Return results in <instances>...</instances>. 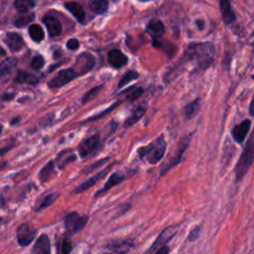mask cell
<instances>
[{
    "instance_id": "7dc6e473",
    "label": "cell",
    "mask_w": 254,
    "mask_h": 254,
    "mask_svg": "<svg viewBox=\"0 0 254 254\" xmlns=\"http://www.w3.org/2000/svg\"><path fill=\"white\" fill-rule=\"evenodd\" d=\"M251 45H254V31L251 34Z\"/></svg>"
},
{
    "instance_id": "ee69618b",
    "label": "cell",
    "mask_w": 254,
    "mask_h": 254,
    "mask_svg": "<svg viewBox=\"0 0 254 254\" xmlns=\"http://www.w3.org/2000/svg\"><path fill=\"white\" fill-rule=\"evenodd\" d=\"M248 112L250 114V116L254 117V93H253V96H252V99L250 101V104H249V108H248Z\"/></svg>"
},
{
    "instance_id": "b9f144b4",
    "label": "cell",
    "mask_w": 254,
    "mask_h": 254,
    "mask_svg": "<svg viewBox=\"0 0 254 254\" xmlns=\"http://www.w3.org/2000/svg\"><path fill=\"white\" fill-rule=\"evenodd\" d=\"M108 159H109V158H105L104 160H99V161L95 162L94 164H92L91 166H89V168L85 169L83 172H84V173H89V172L92 171L94 168H97V166H100V165H102V164H105V163L108 161Z\"/></svg>"
},
{
    "instance_id": "f35d334b",
    "label": "cell",
    "mask_w": 254,
    "mask_h": 254,
    "mask_svg": "<svg viewBox=\"0 0 254 254\" xmlns=\"http://www.w3.org/2000/svg\"><path fill=\"white\" fill-rule=\"evenodd\" d=\"M118 104H120V102L119 101H117V102H115L112 106H109L108 108H106L105 110H103V112H100L99 114H97V115H94V116H92V117H90V118H88V119H86L83 123H85V122H90V121H93V120H97V119H99L100 117H102V116H104V115H106L110 110H112V109H114Z\"/></svg>"
},
{
    "instance_id": "8fae6325",
    "label": "cell",
    "mask_w": 254,
    "mask_h": 254,
    "mask_svg": "<svg viewBox=\"0 0 254 254\" xmlns=\"http://www.w3.org/2000/svg\"><path fill=\"white\" fill-rule=\"evenodd\" d=\"M250 127H251L250 119H245V120L241 121L240 123L236 124L231 130V136H232L233 140L238 144H242L245 141V139L250 131Z\"/></svg>"
},
{
    "instance_id": "ffe728a7",
    "label": "cell",
    "mask_w": 254,
    "mask_h": 254,
    "mask_svg": "<svg viewBox=\"0 0 254 254\" xmlns=\"http://www.w3.org/2000/svg\"><path fill=\"white\" fill-rule=\"evenodd\" d=\"M65 9L71 13L73 15V17L79 22V23H83L85 20V12L82 8V6L80 4H78L77 2H65L64 4Z\"/></svg>"
},
{
    "instance_id": "7402d4cb",
    "label": "cell",
    "mask_w": 254,
    "mask_h": 254,
    "mask_svg": "<svg viewBox=\"0 0 254 254\" xmlns=\"http://www.w3.org/2000/svg\"><path fill=\"white\" fill-rule=\"evenodd\" d=\"M145 111H146V106L145 105L137 106L133 110V112L130 114V116L126 119V121L124 123V127L125 128H129V127L133 126L135 123H137L142 118V116L144 115Z\"/></svg>"
},
{
    "instance_id": "4dcf8cb0",
    "label": "cell",
    "mask_w": 254,
    "mask_h": 254,
    "mask_svg": "<svg viewBox=\"0 0 254 254\" xmlns=\"http://www.w3.org/2000/svg\"><path fill=\"white\" fill-rule=\"evenodd\" d=\"M58 195H59L58 192H52V193H49L48 195L44 196L43 199L41 200V202L37 205L36 210H37V211H40V210H43V209L47 208L48 206L52 205V204L56 201Z\"/></svg>"
},
{
    "instance_id": "c3c4849f",
    "label": "cell",
    "mask_w": 254,
    "mask_h": 254,
    "mask_svg": "<svg viewBox=\"0 0 254 254\" xmlns=\"http://www.w3.org/2000/svg\"><path fill=\"white\" fill-rule=\"evenodd\" d=\"M105 254H115V253H105Z\"/></svg>"
},
{
    "instance_id": "484cf974",
    "label": "cell",
    "mask_w": 254,
    "mask_h": 254,
    "mask_svg": "<svg viewBox=\"0 0 254 254\" xmlns=\"http://www.w3.org/2000/svg\"><path fill=\"white\" fill-rule=\"evenodd\" d=\"M200 107V98H195L187 104L184 108V116L187 120L191 119L199 110Z\"/></svg>"
},
{
    "instance_id": "7bdbcfd3",
    "label": "cell",
    "mask_w": 254,
    "mask_h": 254,
    "mask_svg": "<svg viewBox=\"0 0 254 254\" xmlns=\"http://www.w3.org/2000/svg\"><path fill=\"white\" fill-rule=\"evenodd\" d=\"M170 252V247L168 245L163 246L162 248H160L159 250H157L154 254H168Z\"/></svg>"
},
{
    "instance_id": "e0dca14e",
    "label": "cell",
    "mask_w": 254,
    "mask_h": 254,
    "mask_svg": "<svg viewBox=\"0 0 254 254\" xmlns=\"http://www.w3.org/2000/svg\"><path fill=\"white\" fill-rule=\"evenodd\" d=\"M219 8L224 24L231 25L236 20V14L232 9L231 3L228 0H222L219 2Z\"/></svg>"
},
{
    "instance_id": "603a6c76",
    "label": "cell",
    "mask_w": 254,
    "mask_h": 254,
    "mask_svg": "<svg viewBox=\"0 0 254 254\" xmlns=\"http://www.w3.org/2000/svg\"><path fill=\"white\" fill-rule=\"evenodd\" d=\"M75 161V155L71 150H64L59 153V155L56 158L57 165L60 169L64 168L68 163Z\"/></svg>"
},
{
    "instance_id": "3957f363",
    "label": "cell",
    "mask_w": 254,
    "mask_h": 254,
    "mask_svg": "<svg viewBox=\"0 0 254 254\" xmlns=\"http://www.w3.org/2000/svg\"><path fill=\"white\" fill-rule=\"evenodd\" d=\"M254 163V131L251 134L250 138L248 139L247 143L245 144L243 151L237 161V164L234 169L235 174V181H241L244 176L247 174L248 170Z\"/></svg>"
},
{
    "instance_id": "d590c367",
    "label": "cell",
    "mask_w": 254,
    "mask_h": 254,
    "mask_svg": "<svg viewBox=\"0 0 254 254\" xmlns=\"http://www.w3.org/2000/svg\"><path fill=\"white\" fill-rule=\"evenodd\" d=\"M132 246H133V242L131 240L130 241H124L119 245L112 246V250L115 251L116 254H125L131 249Z\"/></svg>"
},
{
    "instance_id": "6da1fadb",
    "label": "cell",
    "mask_w": 254,
    "mask_h": 254,
    "mask_svg": "<svg viewBox=\"0 0 254 254\" xmlns=\"http://www.w3.org/2000/svg\"><path fill=\"white\" fill-rule=\"evenodd\" d=\"M185 58L193 62L200 70H205L214 63L215 46L211 42L190 43L186 48Z\"/></svg>"
},
{
    "instance_id": "2e32d148",
    "label": "cell",
    "mask_w": 254,
    "mask_h": 254,
    "mask_svg": "<svg viewBox=\"0 0 254 254\" xmlns=\"http://www.w3.org/2000/svg\"><path fill=\"white\" fill-rule=\"evenodd\" d=\"M4 43L8 46V48L12 52H18L21 51L25 45L23 38L14 32H9L4 37Z\"/></svg>"
},
{
    "instance_id": "ba28073f",
    "label": "cell",
    "mask_w": 254,
    "mask_h": 254,
    "mask_svg": "<svg viewBox=\"0 0 254 254\" xmlns=\"http://www.w3.org/2000/svg\"><path fill=\"white\" fill-rule=\"evenodd\" d=\"M179 225H172L169 226L167 228H165L160 234L159 236L156 238V240L154 241V243L151 245V247L147 250L146 254L152 253V252H156L157 250H159L160 248H162L163 246H166L167 243L177 234L178 230H179Z\"/></svg>"
},
{
    "instance_id": "f546056e",
    "label": "cell",
    "mask_w": 254,
    "mask_h": 254,
    "mask_svg": "<svg viewBox=\"0 0 254 254\" xmlns=\"http://www.w3.org/2000/svg\"><path fill=\"white\" fill-rule=\"evenodd\" d=\"M35 5L36 3L30 0H17L14 2L15 9L22 15L27 14L31 8L35 7Z\"/></svg>"
},
{
    "instance_id": "bcb514c9",
    "label": "cell",
    "mask_w": 254,
    "mask_h": 254,
    "mask_svg": "<svg viewBox=\"0 0 254 254\" xmlns=\"http://www.w3.org/2000/svg\"><path fill=\"white\" fill-rule=\"evenodd\" d=\"M195 23H196V26H197V28H198L199 30H202V29H203L204 25H203V21H202V20H197Z\"/></svg>"
},
{
    "instance_id": "d6a6232c",
    "label": "cell",
    "mask_w": 254,
    "mask_h": 254,
    "mask_svg": "<svg viewBox=\"0 0 254 254\" xmlns=\"http://www.w3.org/2000/svg\"><path fill=\"white\" fill-rule=\"evenodd\" d=\"M138 76H139V73H138L136 70H129V71H127V72L121 77V79L119 80L118 85H117L118 88L124 87V86L127 85L130 81H132V80L138 78Z\"/></svg>"
},
{
    "instance_id": "f6af8a7d",
    "label": "cell",
    "mask_w": 254,
    "mask_h": 254,
    "mask_svg": "<svg viewBox=\"0 0 254 254\" xmlns=\"http://www.w3.org/2000/svg\"><path fill=\"white\" fill-rule=\"evenodd\" d=\"M13 97H14V94H13V93H4L3 96H2L3 100H10V99H12Z\"/></svg>"
},
{
    "instance_id": "d6986e66",
    "label": "cell",
    "mask_w": 254,
    "mask_h": 254,
    "mask_svg": "<svg viewBox=\"0 0 254 254\" xmlns=\"http://www.w3.org/2000/svg\"><path fill=\"white\" fill-rule=\"evenodd\" d=\"M146 30L153 39H157V38H161L164 35L165 26L161 20L157 18H153L148 22Z\"/></svg>"
},
{
    "instance_id": "1f68e13d",
    "label": "cell",
    "mask_w": 254,
    "mask_h": 254,
    "mask_svg": "<svg viewBox=\"0 0 254 254\" xmlns=\"http://www.w3.org/2000/svg\"><path fill=\"white\" fill-rule=\"evenodd\" d=\"M35 16L34 14H23L18 16L15 21H14V25L17 28H23L25 26H27L28 24H30L33 20H34Z\"/></svg>"
},
{
    "instance_id": "44dd1931",
    "label": "cell",
    "mask_w": 254,
    "mask_h": 254,
    "mask_svg": "<svg viewBox=\"0 0 254 254\" xmlns=\"http://www.w3.org/2000/svg\"><path fill=\"white\" fill-rule=\"evenodd\" d=\"M18 63V60L15 57H10V58H6L5 60H3L1 62L0 64V75L2 78H4L5 76L9 75L14 68L16 67Z\"/></svg>"
},
{
    "instance_id": "5bb4252c",
    "label": "cell",
    "mask_w": 254,
    "mask_h": 254,
    "mask_svg": "<svg viewBox=\"0 0 254 254\" xmlns=\"http://www.w3.org/2000/svg\"><path fill=\"white\" fill-rule=\"evenodd\" d=\"M42 21H43V24H45L48 30V33L51 37H58L62 34L63 27L58 18L50 15H45Z\"/></svg>"
},
{
    "instance_id": "9a60e30c",
    "label": "cell",
    "mask_w": 254,
    "mask_h": 254,
    "mask_svg": "<svg viewBox=\"0 0 254 254\" xmlns=\"http://www.w3.org/2000/svg\"><path fill=\"white\" fill-rule=\"evenodd\" d=\"M109 169H110V166L106 167L104 170H102V171L98 172V173H97V174H95L94 176L90 177L89 179H87L86 181H84L83 183H81L79 186H77V187L74 189V192H75V193L82 192V191H84L85 190L89 189L90 187L94 186L98 181H100L101 179H103V178L105 177V175L108 173Z\"/></svg>"
},
{
    "instance_id": "e575fe53",
    "label": "cell",
    "mask_w": 254,
    "mask_h": 254,
    "mask_svg": "<svg viewBox=\"0 0 254 254\" xmlns=\"http://www.w3.org/2000/svg\"><path fill=\"white\" fill-rule=\"evenodd\" d=\"M102 87H103V84H100V85H97V86H95V87H92L91 89H89L84 95H83V97H82V99H81V103H86V102H88L89 100H91L92 98H94L98 93H99V91L102 89Z\"/></svg>"
},
{
    "instance_id": "52a82bcc",
    "label": "cell",
    "mask_w": 254,
    "mask_h": 254,
    "mask_svg": "<svg viewBox=\"0 0 254 254\" xmlns=\"http://www.w3.org/2000/svg\"><path fill=\"white\" fill-rule=\"evenodd\" d=\"M77 73L73 70L72 67H67V68H64L61 69L49 82H48V86L52 89L55 88H60L65 84H67L68 82H70L71 80H73L75 77H77Z\"/></svg>"
},
{
    "instance_id": "f1b7e54d",
    "label": "cell",
    "mask_w": 254,
    "mask_h": 254,
    "mask_svg": "<svg viewBox=\"0 0 254 254\" xmlns=\"http://www.w3.org/2000/svg\"><path fill=\"white\" fill-rule=\"evenodd\" d=\"M55 172V165H54V161H50L48 162L39 172V179L42 182H46L48 180L51 179V177L53 176Z\"/></svg>"
},
{
    "instance_id": "277c9868",
    "label": "cell",
    "mask_w": 254,
    "mask_h": 254,
    "mask_svg": "<svg viewBox=\"0 0 254 254\" xmlns=\"http://www.w3.org/2000/svg\"><path fill=\"white\" fill-rule=\"evenodd\" d=\"M190 139H191V134L189 135V136H186V137H184L180 140V142L177 145V148H176L175 152L169 157L168 161H166L161 166L160 172H159L160 177H163L167 172H169L172 168L177 166L182 161L183 156H184L186 150L188 149V147L190 143Z\"/></svg>"
},
{
    "instance_id": "30bf717a",
    "label": "cell",
    "mask_w": 254,
    "mask_h": 254,
    "mask_svg": "<svg viewBox=\"0 0 254 254\" xmlns=\"http://www.w3.org/2000/svg\"><path fill=\"white\" fill-rule=\"evenodd\" d=\"M99 145H100L99 134H94V135L88 137L87 139L83 140L78 147L79 157L84 159L87 156H90L97 150Z\"/></svg>"
},
{
    "instance_id": "d4e9b609",
    "label": "cell",
    "mask_w": 254,
    "mask_h": 254,
    "mask_svg": "<svg viewBox=\"0 0 254 254\" xmlns=\"http://www.w3.org/2000/svg\"><path fill=\"white\" fill-rule=\"evenodd\" d=\"M15 81L19 82V83L36 84L39 82V77L30 72H27L25 70H18L16 77H15Z\"/></svg>"
},
{
    "instance_id": "8d00e7d4",
    "label": "cell",
    "mask_w": 254,
    "mask_h": 254,
    "mask_svg": "<svg viewBox=\"0 0 254 254\" xmlns=\"http://www.w3.org/2000/svg\"><path fill=\"white\" fill-rule=\"evenodd\" d=\"M72 247H73L72 241L67 236H64L61 242L60 252H61V254H69Z\"/></svg>"
},
{
    "instance_id": "836d02e7",
    "label": "cell",
    "mask_w": 254,
    "mask_h": 254,
    "mask_svg": "<svg viewBox=\"0 0 254 254\" xmlns=\"http://www.w3.org/2000/svg\"><path fill=\"white\" fill-rule=\"evenodd\" d=\"M143 92H144V89L142 87H135V86H131V87L125 89L124 91H122V93L127 94L126 96L129 100L137 99Z\"/></svg>"
},
{
    "instance_id": "7a4b0ae2",
    "label": "cell",
    "mask_w": 254,
    "mask_h": 254,
    "mask_svg": "<svg viewBox=\"0 0 254 254\" xmlns=\"http://www.w3.org/2000/svg\"><path fill=\"white\" fill-rule=\"evenodd\" d=\"M167 149V143L163 136L157 138L147 146H143L137 150L138 156L141 160L155 165L161 161L165 155Z\"/></svg>"
},
{
    "instance_id": "cb8c5ba5",
    "label": "cell",
    "mask_w": 254,
    "mask_h": 254,
    "mask_svg": "<svg viewBox=\"0 0 254 254\" xmlns=\"http://www.w3.org/2000/svg\"><path fill=\"white\" fill-rule=\"evenodd\" d=\"M153 46L157 49L162 50L164 53L168 54L169 56H172L176 52V46L173 45L171 42L166 41L162 38H157L153 39Z\"/></svg>"
},
{
    "instance_id": "ab89813d",
    "label": "cell",
    "mask_w": 254,
    "mask_h": 254,
    "mask_svg": "<svg viewBox=\"0 0 254 254\" xmlns=\"http://www.w3.org/2000/svg\"><path fill=\"white\" fill-rule=\"evenodd\" d=\"M200 231H201V227L200 226H195L192 230H190L189 236H188V240L190 242H194L198 239L199 235H200Z\"/></svg>"
},
{
    "instance_id": "60d3db41",
    "label": "cell",
    "mask_w": 254,
    "mask_h": 254,
    "mask_svg": "<svg viewBox=\"0 0 254 254\" xmlns=\"http://www.w3.org/2000/svg\"><path fill=\"white\" fill-rule=\"evenodd\" d=\"M78 47H79V42L74 38H71L66 42V48L68 50H76Z\"/></svg>"
},
{
    "instance_id": "7c38bea8",
    "label": "cell",
    "mask_w": 254,
    "mask_h": 254,
    "mask_svg": "<svg viewBox=\"0 0 254 254\" xmlns=\"http://www.w3.org/2000/svg\"><path fill=\"white\" fill-rule=\"evenodd\" d=\"M108 64L114 68H121L128 63V58L119 49H112L107 55Z\"/></svg>"
},
{
    "instance_id": "4fadbf2b",
    "label": "cell",
    "mask_w": 254,
    "mask_h": 254,
    "mask_svg": "<svg viewBox=\"0 0 254 254\" xmlns=\"http://www.w3.org/2000/svg\"><path fill=\"white\" fill-rule=\"evenodd\" d=\"M125 179H126V175H125L124 173H122V172L116 171V172L112 173L111 176L108 178V180L105 182L104 186H103L99 190H97V191L95 192L94 196H95V197H98L99 195L105 193L107 190H109L111 188L117 186L118 184H120V183H121L123 180H125Z\"/></svg>"
},
{
    "instance_id": "9c48e42d",
    "label": "cell",
    "mask_w": 254,
    "mask_h": 254,
    "mask_svg": "<svg viewBox=\"0 0 254 254\" xmlns=\"http://www.w3.org/2000/svg\"><path fill=\"white\" fill-rule=\"evenodd\" d=\"M37 232H38V230L36 228H34L30 223L21 224L16 231V237H17L18 244L22 247L30 245L32 243V241L35 239Z\"/></svg>"
},
{
    "instance_id": "ac0fdd59",
    "label": "cell",
    "mask_w": 254,
    "mask_h": 254,
    "mask_svg": "<svg viewBox=\"0 0 254 254\" xmlns=\"http://www.w3.org/2000/svg\"><path fill=\"white\" fill-rule=\"evenodd\" d=\"M31 254H51V242L47 234H42L37 239Z\"/></svg>"
},
{
    "instance_id": "4316f807",
    "label": "cell",
    "mask_w": 254,
    "mask_h": 254,
    "mask_svg": "<svg viewBox=\"0 0 254 254\" xmlns=\"http://www.w3.org/2000/svg\"><path fill=\"white\" fill-rule=\"evenodd\" d=\"M28 33L30 38L36 43H40L45 39V32L38 24H31L28 28Z\"/></svg>"
},
{
    "instance_id": "8992f818",
    "label": "cell",
    "mask_w": 254,
    "mask_h": 254,
    "mask_svg": "<svg viewBox=\"0 0 254 254\" xmlns=\"http://www.w3.org/2000/svg\"><path fill=\"white\" fill-rule=\"evenodd\" d=\"M95 65V59L90 53L83 52L76 57V60L71 66L78 76L89 72Z\"/></svg>"
},
{
    "instance_id": "5b68a950",
    "label": "cell",
    "mask_w": 254,
    "mask_h": 254,
    "mask_svg": "<svg viewBox=\"0 0 254 254\" xmlns=\"http://www.w3.org/2000/svg\"><path fill=\"white\" fill-rule=\"evenodd\" d=\"M88 221V217L85 215H79L77 212L72 211L67 213L64 217V225L67 234L73 235L78 233L84 228Z\"/></svg>"
},
{
    "instance_id": "83f0119b",
    "label": "cell",
    "mask_w": 254,
    "mask_h": 254,
    "mask_svg": "<svg viewBox=\"0 0 254 254\" xmlns=\"http://www.w3.org/2000/svg\"><path fill=\"white\" fill-rule=\"evenodd\" d=\"M88 7L91 12H93L96 15L104 14L109 7V2L105 0H94L90 1L88 3Z\"/></svg>"
},
{
    "instance_id": "74e56055",
    "label": "cell",
    "mask_w": 254,
    "mask_h": 254,
    "mask_svg": "<svg viewBox=\"0 0 254 254\" xmlns=\"http://www.w3.org/2000/svg\"><path fill=\"white\" fill-rule=\"evenodd\" d=\"M31 67L35 70L41 69L45 64V59L41 55H36L31 60Z\"/></svg>"
}]
</instances>
